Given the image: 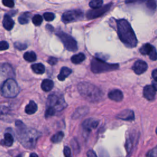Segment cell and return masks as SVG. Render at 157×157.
Here are the masks:
<instances>
[{
    "mask_svg": "<svg viewBox=\"0 0 157 157\" xmlns=\"http://www.w3.org/2000/svg\"><path fill=\"white\" fill-rule=\"evenodd\" d=\"M110 7L111 4H109L99 8L93 9L92 10H88L86 13V17L88 19H94L98 18L105 13L110 8Z\"/></svg>",
    "mask_w": 157,
    "mask_h": 157,
    "instance_id": "cell-9",
    "label": "cell"
},
{
    "mask_svg": "<svg viewBox=\"0 0 157 157\" xmlns=\"http://www.w3.org/2000/svg\"><path fill=\"white\" fill-rule=\"evenodd\" d=\"M9 113V109L6 106H0V119L4 120L7 118Z\"/></svg>",
    "mask_w": 157,
    "mask_h": 157,
    "instance_id": "cell-26",
    "label": "cell"
},
{
    "mask_svg": "<svg viewBox=\"0 0 157 157\" xmlns=\"http://www.w3.org/2000/svg\"><path fill=\"white\" fill-rule=\"evenodd\" d=\"M83 13L80 10H72L64 12L62 16V21L64 23L73 22L83 18Z\"/></svg>",
    "mask_w": 157,
    "mask_h": 157,
    "instance_id": "cell-8",
    "label": "cell"
},
{
    "mask_svg": "<svg viewBox=\"0 0 157 157\" xmlns=\"http://www.w3.org/2000/svg\"><path fill=\"white\" fill-rule=\"evenodd\" d=\"M147 157H157V146H156L155 148L150 150L147 154Z\"/></svg>",
    "mask_w": 157,
    "mask_h": 157,
    "instance_id": "cell-34",
    "label": "cell"
},
{
    "mask_svg": "<svg viewBox=\"0 0 157 157\" xmlns=\"http://www.w3.org/2000/svg\"><path fill=\"white\" fill-rule=\"evenodd\" d=\"M54 86V83L50 79H45L41 83V88L44 91H49L52 90Z\"/></svg>",
    "mask_w": 157,
    "mask_h": 157,
    "instance_id": "cell-19",
    "label": "cell"
},
{
    "mask_svg": "<svg viewBox=\"0 0 157 157\" xmlns=\"http://www.w3.org/2000/svg\"><path fill=\"white\" fill-rule=\"evenodd\" d=\"M47 62L48 63V64H50V65H55L57 62H58V59L55 58V57H49L48 60H47Z\"/></svg>",
    "mask_w": 157,
    "mask_h": 157,
    "instance_id": "cell-40",
    "label": "cell"
},
{
    "mask_svg": "<svg viewBox=\"0 0 157 157\" xmlns=\"http://www.w3.org/2000/svg\"><path fill=\"white\" fill-rule=\"evenodd\" d=\"M117 26L118 35L121 41L128 47H135L137 40L129 23L124 19H121L117 21Z\"/></svg>",
    "mask_w": 157,
    "mask_h": 157,
    "instance_id": "cell-1",
    "label": "cell"
},
{
    "mask_svg": "<svg viewBox=\"0 0 157 157\" xmlns=\"http://www.w3.org/2000/svg\"><path fill=\"white\" fill-rule=\"evenodd\" d=\"M117 117L125 121H132L134 119V114L133 111L131 110H124L119 113Z\"/></svg>",
    "mask_w": 157,
    "mask_h": 157,
    "instance_id": "cell-12",
    "label": "cell"
},
{
    "mask_svg": "<svg viewBox=\"0 0 157 157\" xmlns=\"http://www.w3.org/2000/svg\"><path fill=\"white\" fill-rule=\"evenodd\" d=\"M98 121L94 119L88 118L83 122L82 126L85 130L90 131L91 129L96 128L98 126Z\"/></svg>",
    "mask_w": 157,
    "mask_h": 157,
    "instance_id": "cell-13",
    "label": "cell"
},
{
    "mask_svg": "<svg viewBox=\"0 0 157 157\" xmlns=\"http://www.w3.org/2000/svg\"><path fill=\"white\" fill-rule=\"evenodd\" d=\"M87 157H97V156L94 151L90 150L87 152Z\"/></svg>",
    "mask_w": 157,
    "mask_h": 157,
    "instance_id": "cell-42",
    "label": "cell"
},
{
    "mask_svg": "<svg viewBox=\"0 0 157 157\" xmlns=\"http://www.w3.org/2000/svg\"><path fill=\"white\" fill-rule=\"evenodd\" d=\"M103 0H90L89 2L90 7L92 9L99 8L102 6Z\"/></svg>",
    "mask_w": 157,
    "mask_h": 157,
    "instance_id": "cell-29",
    "label": "cell"
},
{
    "mask_svg": "<svg viewBox=\"0 0 157 157\" xmlns=\"http://www.w3.org/2000/svg\"><path fill=\"white\" fill-rule=\"evenodd\" d=\"M156 134H157V128L156 129Z\"/></svg>",
    "mask_w": 157,
    "mask_h": 157,
    "instance_id": "cell-48",
    "label": "cell"
},
{
    "mask_svg": "<svg viewBox=\"0 0 157 157\" xmlns=\"http://www.w3.org/2000/svg\"><path fill=\"white\" fill-rule=\"evenodd\" d=\"M44 18L46 21H51L54 20L55 18V15L53 13L51 12H46L44 14Z\"/></svg>",
    "mask_w": 157,
    "mask_h": 157,
    "instance_id": "cell-33",
    "label": "cell"
},
{
    "mask_svg": "<svg viewBox=\"0 0 157 157\" xmlns=\"http://www.w3.org/2000/svg\"><path fill=\"white\" fill-rule=\"evenodd\" d=\"M147 64L142 60H137L135 62L132 66V69L137 74H141L147 69Z\"/></svg>",
    "mask_w": 157,
    "mask_h": 157,
    "instance_id": "cell-10",
    "label": "cell"
},
{
    "mask_svg": "<svg viewBox=\"0 0 157 157\" xmlns=\"http://www.w3.org/2000/svg\"><path fill=\"white\" fill-rule=\"evenodd\" d=\"M108 97L115 101H121L123 98V93L119 90H113L110 91L108 94Z\"/></svg>",
    "mask_w": 157,
    "mask_h": 157,
    "instance_id": "cell-14",
    "label": "cell"
},
{
    "mask_svg": "<svg viewBox=\"0 0 157 157\" xmlns=\"http://www.w3.org/2000/svg\"><path fill=\"white\" fill-rule=\"evenodd\" d=\"M13 143V138L11 134L7 132L4 134V137L2 140L0 141V144L1 145L10 147Z\"/></svg>",
    "mask_w": 157,
    "mask_h": 157,
    "instance_id": "cell-16",
    "label": "cell"
},
{
    "mask_svg": "<svg viewBox=\"0 0 157 157\" xmlns=\"http://www.w3.org/2000/svg\"><path fill=\"white\" fill-rule=\"evenodd\" d=\"M153 48L154 47L150 44H145L140 47L139 51L142 55H149Z\"/></svg>",
    "mask_w": 157,
    "mask_h": 157,
    "instance_id": "cell-23",
    "label": "cell"
},
{
    "mask_svg": "<svg viewBox=\"0 0 157 157\" xmlns=\"http://www.w3.org/2000/svg\"><path fill=\"white\" fill-rule=\"evenodd\" d=\"M152 85L153 86V87L155 88V89L156 90V91H157V82L153 81V83H152Z\"/></svg>",
    "mask_w": 157,
    "mask_h": 157,
    "instance_id": "cell-45",
    "label": "cell"
},
{
    "mask_svg": "<svg viewBox=\"0 0 157 157\" xmlns=\"http://www.w3.org/2000/svg\"><path fill=\"white\" fill-rule=\"evenodd\" d=\"M77 88L81 96L88 101H99L103 96V93L101 90L89 82H80L78 83Z\"/></svg>",
    "mask_w": 157,
    "mask_h": 157,
    "instance_id": "cell-2",
    "label": "cell"
},
{
    "mask_svg": "<svg viewBox=\"0 0 157 157\" xmlns=\"http://www.w3.org/2000/svg\"><path fill=\"white\" fill-rule=\"evenodd\" d=\"M14 46L16 48L20 50H25L27 48V45L25 44L20 43V42H15L14 44Z\"/></svg>",
    "mask_w": 157,
    "mask_h": 157,
    "instance_id": "cell-35",
    "label": "cell"
},
{
    "mask_svg": "<svg viewBox=\"0 0 157 157\" xmlns=\"http://www.w3.org/2000/svg\"><path fill=\"white\" fill-rule=\"evenodd\" d=\"M99 157H109V154L104 149L99 150Z\"/></svg>",
    "mask_w": 157,
    "mask_h": 157,
    "instance_id": "cell-41",
    "label": "cell"
},
{
    "mask_svg": "<svg viewBox=\"0 0 157 157\" xmlns=\"http://www.w3.org/2000/svg\"><path fill=\"white\" fill-rule=\"evenodd\" d=\"M29 17H30V15L28 13H24L21 14L18 17L19 23L21 25H25V24L28 23L29 22Z\"/></svg>",
    "mask_w": 157,
    "mask_h": 157,
    "instance_id": "cell-27",
    "label": "cell"
},
{
    "mask_svg": "<svg viewBox=\"0 0 157 157\" xmlns=\"http://www.w3.org/2000/svg\"><path fill=\"white\" fill-rule=\"evenodd\" d=\"M56 35L61 39L65 48L67 50L71 52H75L77 50V42L71 36L61 31L57 33Z\"/></svg>",
    "mask_w": 157,
    "mask_h": 157,
    "instance_id": "cell-7",
    "label": "cell"
},
{
    "mask_svg": "<svg viewBox=\"0 0 157 157\" xmlns=\"http://www.w3.org/2000/svg\"><path fill=\"white\" fill-rule=\"evenodd\" d=\"M24 59L28 62H33L36 60L37 56L34 52H27L23 55Z\"/></svg>",
    "mask_w": 157,
    "mask_h": 157,
    "instance_id": "cell-24",
    "label": "cell"
},
{
    "mask_svg": "<svg viewBox=\"0 0 157 157\" xmlns=\"http://www.w3.org/2000/svg\"><path fill=\"white\" fill-rule=\"evenodd\" d=\"M64 137V133L62 131H59L55 134L51 138V141L53 143L60 142Z\"/></svg>",
    "mask_w": 157,
    "mask_h": 157,
    "instance_id": "cell-25",
    "label": "cell"
},
{
    "mask_svg": "<svg viewBox=\"0 0 157 157\" xmlns=\"http://www.w3.org/2000/svg\"><path fill=\"white\" fill-rule=\"evenodd\" d=\"M2 4L8 7L12 8L14 6L13 0H2Z\"/></svg>",
    "mask_w": 157,
    "mask_h": 157,
    "instance_id": "cell-37",
    "label": "cell"
},
{
    "mask_svg": "<svg viewBox=\"0 0 157 157\" xmlns=\"http://www.w3.org/2000/svg\"><path fill=\"white\" fill-rule=\"evenodd\" d=\"M118 68L117 64H109L98 58H94L91 62V69L94 73H101L111 71Z\"/></svg>",
    "mask_w": 157,
    "mask_h": 157,
    "instance_id": "cell-5",
    "label": "cell"
},
{
    "mask_svg": "<svg viewBox=\"0 0 157 157\" xmlns=\"http://www.w3.org/2000/svg\"><path fill=\"white\" fill-rule=\"evenodd\" d=\"M31 69L37 74H42L45 72V66L42 63H36L31 65Z\"/></svg>",
    "mask_w": 157,
    "mask_h": 157,
    "instance_id": "cell-20",
    "label": "cell"
},
{
    "mask_svg": "<svg viewBox=\"0 0 157 157\" xmlns=\"http://www.w3.org/2000/svg\"><path fill=\"white\" fill-rule=\"evenodd\" d=\"M20 91L17 83L12 78L6 80L1 87V94L5 98H12L18 95Z\"/></svg>",
    "mask_w": 157,
    "mask_h": 157,
    "instance_id": "cell-4",
    "label": "cell"
},
{
    "mask_svg": "<svg viewBox=\"0 0 157 157\" xmlns=\"http://www.w3.org/2000/svg\"><path fill=\"white\" fill-rule=\"evenodd\" d=\"M64 157H72L71 150L68 147H65L64 148Z\"/></svg>",
    "mask_w": 157,
    "mask_h": 157,
    "instance_id": "cell-39",
    "label": "cell"
},
{
    "mask_svg": "<svg viewBox=\"0 0 157 157\" xmlns=\"http://www.w3.org/2000/svg\"><path fill=\"white\" fill-rule=\"evenodd\" d=\"M148 56L150 59L153 61H156L157 59V52L155 47L153 48V50H151L150 53L148 55Z\"/></svg>",
    "mask_w": 157,
    "mask_h": 157,
    "instance_id": "cell-36",
    "label": "cell"
},
{
    "mask_svg": "<svg viewBox=\"0 0 157 157\" xmlns=\"http://www.w3.org/2000/svg\"><path fill=\"white\" fill-rule=\"evenodd\" d=\"M17 134L22 145L28 149H32L36 146L37 139L41 134L38 131L33 129H28L27 127L20 131L17 132Z\"/></svg>",
    "mask_w": 157,
    "mask_h": 157,
    "instance_id": "cell-3",
    "label": "cell"
},
{
    "mask_svg": "<svg viewBox=\"0 0 157 157\" xmlns=\"http://www.w3.org/2000/svg\"><path fill=\"white\" fill-rule=\"evenodd\" d=\"M67 106L63 96L58 93H53L48 96L47 107L53 108L56 111H61Z\"/></svg>",
    "mask_w": 157,
    "mask_h": 157,
    "instance_id": "cell-6",
    "label": "cell"
},
{
    "mask_svg": "<svg viewBox=\"0 0 157 157\" xmlns=\"http://www.w3.org/2000/svg\"><path fill=\"white\" fill-rule=\"evenodd\" d=\"M144 97L149 100L151 101L155 98L156 94V90L153 85H146L144 88Z\"/></svg>",
    "mask_w": 157,
    "mask_h": 157,
    "instance_id": "cell-11",
    "label": "cell"
},
{
    "mask_svg": "<svg viewBox=\"0 0 157 157\" xmlns=\"http://www.w3.org/2000/svg\"><path fill=\"white\" fill-rule=\"evenodd\" d=\"M142 0H126V3H132V2H138Z\"/></svg>",
    "mask_w": 157,
    "mask_h": 157,
    "instance_id": "cell-44",
    "label": "cell"
},
{
    "mask_svg": "<svg viewBox=\"0 0 157 157\" xmlns=\"http://www.w3.org/2000/svg\"><path fill=\"white\" fill-rule=\"evenodd\" d=\"M1 70H2V72L5 75H12V74L13 73V70H12V68L11 67V66L8 64H4L2 66V68H1Z\"/></svg>",
    "mask_w": 157,
    "mask_h": 157,
    "instance_id": "cell-28",
    "label": "cell"
},
{
    "mask_svg": "<svg viewBox=\"0 0 157 157\" xmlns=\"http://www.w3.org/2000/svg\"><path fill=\"white\" fill-rule=\"evenodd\" d=\"M56 112V111L53 108L50 107H47L46 110L45 112V117L46 118H47L53 116L55 114Z\"/></svg>",
    "mask_w": 157,
    "mask_h": 157,
    "instance_id": "cell-32",
    "label": "cell"
},
{
    "mask_svg": "<svg viewBox=\"0 0 157 157\" xmlns=\"http://www.w3.org/2000/svg\"><path fill=\"white\" fill-rule=\"evenodd\" d=\"M29 157H39V156H38V155H37L36 153H32L30 154Z\"/></svg>",
    "mask_w": 157,
    "mask_h": 157,
    "instance_id": "cell-46",
    "label": "cell"
},
{
    "mask_svg": "<svg viewBox=\"0 0 157 157\" xmlns=\"http://www.w3.org/2000/svg\"><path fill=\"white\" fill-rule=\"evenodd\" d=\"M2 25H3L4 28L6 29H7L8 31H10L13 27L14 21L12 19L10 16H9L7 14H6L4 15L3 20H2Z\"/></svg>",
    "mask_w": 157,
    "mask_h": 157,
    "instance_id": "cell-15",
    "label": "cell"
},
{
    "mask_svg": "<svg viewBox=\"0 0 157 157\" xmlns=\"http://www.w3.org/2000/svg\"><path fill=\"white\" fill-rule=\"evenodd\" d=\"M145 3L147 7L151 10H155L156 9V2L155 0H145Z\"/></svg>",
    "mask_w": 157,
    "mask_h": 157,
    "instance_id": "cell-30",
    "label": "cell"
},
{
    "mask_svg": "<svg viewBox=\"0 0 157 157\" xmlns=\"http://www.w3.org/2000/svg\"><path fill=\"white\" fill-rule=\"evenodd\" d=\"M37 110V105L33 101H30L29 104L25 107V112L28 115L34 113Z\"/></svg>",
    "mask_w": 157,
    "mask_h": 157,
    "instance_id": "cell-18",
    "label": "cell"
},
{
    "mask_svg": "<svg viewBox=\"0 0 157 157\" xmlns=\"http://www.w3.org/2000/svg\"><path fill=\"white\" fill-rule=\"evenodd\" d=\"M85 59V55L82 53H79L78 54L73 55L71 57V60L72 63H73L74 64H79L82 61H83Z\"/></svg>",
    "mask_w": 157,
    "mask_h": 157,
    "instance_id": "cell-21",
    "label": "cell"
},
{
    "mask_svg": "<svg viewBox=\"0 0 157 157\" xmlns=\"http://www.w3.org/2000/svg\"><path fill=\"white\" fill-rule=\"evenodd\" d=\"M152 77L154 79V81L157 82V69H155L152 72Z\"/></svg>",
    "mask_w": 157,
    "mask_h": 157,
    "instance_id": "cell-43",
    "label": "cell"
},
{
    "mask_svg": "<svg viewBox=\"0 0 157 157\" xmlns=\"http://www.w3.org/2000/svg\"><path fill=\"white\" fill-rule=\"evenodd\" d=\"M72 72V71L71 69L67 67H63L61 70L60 72L58 75V80L61 81H63L65 80L66 78H67Z\"/></svg>",
    "mask_w": 157,
    "mask_h": 157,
    "instance_id": "cell-17",
    "label": "cell"
},
{
    "mask_svg": "<svg viewBox=\"0 0 157 157\" xmlns=\"http://www.w3.org/2000/svg\"><path fill=\"white\" fill-rule=\"evenodd\" d=\"M42 21H43V18L42 16L39 14L35 15L32 18V21L33 24L36 26H39L42 23Z\"/></svg>",
    "mask_w": 157,
    "mask_h": 157,
    "instance_id": "cell-31",
    "label": "cell"
},
{
    "mask_svg": "<svg viewBox=\"0 0 157 157\" xmlns=\"http://www.w3.org/2000/svg\"><path fill=\"white\" fill-rule=\"evenodd\" d=\"M15 157H22V156H21V155H18L16 156Z\"/></svg>",
    "mask_w": 157,
    "mask_h": 157,
    "instance_id": "cell-47",
    "label": "cell"
},
{
    "mask_svg": "<svg viewBox=\"0 0 157 157\" xmlns=\"http://www.w3.org/2000/svg\"><path fill=\"white\" fill-rule=\"evenodd\" d=\"M9 48V44L6 41H0V51L6 50Z\"/></svg>",
    "mask_w": 157,
    "mask_h": 157,
    "instance_id": "cell-38",
    "label": "cell"
},
{
    "mask_svg": "<svg viewBox=\"0 0 157 157\" xmlns=\"http://www.w3.org/2000/svg\"><path fill=\"white\" fill-rule=\"evenodd\" d=\"M88 111V109L85 107H82L78 108L77 110H75V112L73 114L72 118L74 119L78 118L80 117L83 116L85 113H86V112Z\"/></svg>",
    "mask_w": 157,
    "mask_h": 157,
    "instance_id": "cell-22",
    "label": "cell"
}]
</instances>
